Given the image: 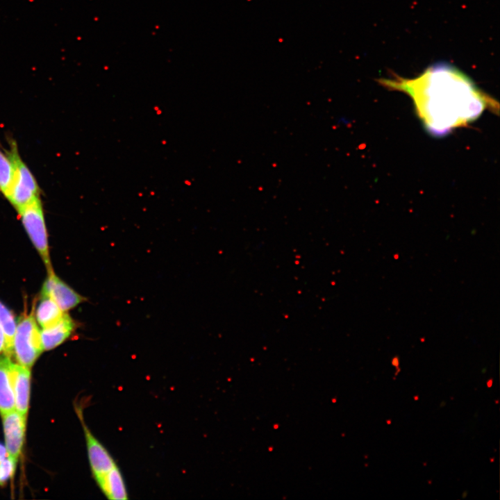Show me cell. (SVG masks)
Returning <instances> with one entry per match:
<instances>
[{
  "instance_id": "obj_1",
  "label": "cell",
  "mask_w": 500,
  "mask_h": 500,
  "mask_svg": "<svg viewBox=\"0 0 500 500\" xmlns=\"http://www.w3.org/2000/svg\"><path fill=\"white\" fill-rule=\"evenodd\" d=\"M384 86L409 95L427 131L442 136L479 117L494 100L456 67L434 65L415 78H383Z\"/></svg>"
},
{
  "instance_id": "obj_2",
  "label": "cell",
  "mask_w": 500,
  "mask_h": 500,
  "mask_svg": "<svg viewBox=\"0 0 500 500\" xmlns=\"http://www.w3.org/2000/svg\"><path fill=\"white\" fill-rule=\"evenodd\" d=\"M13 164V176L6 199L17 212L40 197L38 183L26 164L22 159L15 140H9L6 151Z\"/></svg>"
},
{
  "instance_id": "obj_3",
  "label": "cell",
  "mask_w": 500,
  "mask_h": 500,
  "mask_svg": "<svg viewBox=\"0 0 500 500\" xmlns=\"http://www.w3.org/2000/svg\"><path fill=\"white\" fill-rule=\"evenodd\" d=\"M44 350L40 331L34 315L22 316L17 324L13 353L19 365L30 368Z\"/></svg>"
},
{
  "instance_id": "obj_4",
  "label": "cell",
  "mask_w": 500,
  "mask_h": 500,
  "mask_svg": "<svg viewBox=\"0 0 500 500\" xmlns=\"http://www.w3.org/2000/svg\"><path fill=\"white\" fill-rule=\"evenodd\" d=\"M17 213L29 238L42 258L47 272L53 271L40 197L18 210Z\"/></svg>"
},
{
  "instance_id": "obj_5",
  "label": "cell",
  "mask_w": 500,
  "mask_h": 500,
  "mask_svg": "<svg viewBox=\"0 0 500 500\" xmlns=\"http://www.w3.org/2000/svg\"><path fill=\"white\" fill-rule=\"evenodd\" d=\"M41 294L50 297L63 312L74 308L85 299L60 280L53 271L48 272Z\"/></svg>"
},
{
  "instance_id": "obj_6",
  "label": "cell",
  "mask_w": 500,
  "mask_h": 500,
  "mask_svg": "<svg viewBox=\"0 0 500 500\" xmlns=\"http://www.w3.org/2000/svg\"><path fill=\"white\" fill-rule=\"evenodd\" d=\"M1 416L8 456L17 460L23 447L26 417L15 409Z\"/></svg>"
},
{
  "instance_id": "obj_7",
  "label": "cell",
  "mask_w": 500,
  "mask_h": 500,
  "mask_svg": "<svg viewBox=\"0 0 500 500\" xmlns=\"http://www.w3.org/2000/svg\"><path fill=\"white\" fill-rule=\"evenodd\" d=\"M90 468L96 480L117 467L113 458L83 424Z\"/></svg>"
},
{
  "instance_id": "obj_8",
  "label": "cell",
  "mask_w": 500,
  "mask_h": 500,
  "mask_svg": "<svg viewBox=\"0 0 500 500\" xmlns=\"http://www.w3.org/2000/svg\"><path fill=\"white\" fill-rule=\"evenodd\" d=\"M16 364L6 355L0 356V413L15 409L14 381Z\"/></svg>"
},
{
  "instance_id": "obj_9",
  "label": "cell",
  "mask_w": 500,
  "mask_h": 500,
  "mask_svg": "<svg viewBox=\"0 0 500 500\" xmlns=\"http://www.w3.org/2000/svg\"><path fill=\"white\" fill-rule=\"evenodd\" d=\"M75 328V322L66 312L56 323L42 328L40 334L44 350H51L62 344Z\"/></svg>"
},
{
  "instance_id": "obj_10",
  "label": "cell",
  "mask_w": 500,
  "mask_h": 500,
  "mask_svg": "<svg viewBox=\"0 0 500 500\" xmlns=\"http://www.w3.org/2000/svg\"><path fill=\"white\" fill-rule=\"evenodd\" d=\"M31 373L29 368L16 364L14 394L16 410L26 417L30 394Z\"/></svg>"
},
{
  "instance_id": "obj_11",
  "label": "cell",
  "mask_w": 500,
  "mask_h": 500,
  "mask_svg": "<svg viewBox=\"0 0 500 500\" xmlns=\"http://www.w3.org/2000/svg\"><path fill=\"white\" fill-rule=\"evenodd\" d=\"M95 481L108 499L112 500L128 499L125 483L118 466Z\"/></svg>"
},
{
  "instance_id": "obj_12",
  "label": "cell",
  "mask_w": 500,
  "mask_h": 500,
  "mask_svg": "<svg viewBox=\"0 0 500 500\" xmlns=\"http://www.w3.org/2000/svg\"><path fill=\"white\" fill-rule=\"evenodd\" d=\"M65 312L50 297L40 294L34 317L42 328H46L60 320Z\"/></svg>"
},
{
  "instance_id": "obj_13",
  "label": "cell",
  "mask_w": 500,
  "mask_h": 500,
  "mask_svg": "<svg viewBox=\"0 0 500 500\" xmlns=\"http://www.w3.org/2000/svg\"><path fill=\"white\" fill-rule=\"evenodd\" d=\"M0 325L5 336L4 354H13V341L16 330V320L12 312L0 301Z\"/></svg>"
},
{
  "instance_id": "obj_14",
  "label": "cell",
  "mask_w": 500,
  "mask_h": 500,
  "mask_svg": "<svg viewBox=\"0 0 500 500\" xmlns=\"http://www.w3.org/2000/svg\"><path fill=\"white\" fill-rule=\"evenodd\" d=\"M13 176V164L6 151L0 149V192L5 198L8 194Z\"/></svg>"
},
{
  "instance_id": "obj_15",
  "label": "cell",
  "mask_w": 500,
  "mask_h": 500,
  "mask_svg": "<svg viewBox=\"0 0 500 500\" xmlns=\"http://www.w3.org/2000/svg\"><path fill=\"white\" fill-rule=\"evenodd\" d=\"M17 460L7 456L0 462V485H4L15 474Z\"/></svg>"
},
{
  "instance_id": "obj_16",
  "label": "cell",
  "mask_w": 500,
  "mask_h": 500,
  "mask_svg": "<svg viewBox=\"0 0 500 500\" xmlns=\"http://www.w3.org/2000/svg\"><path fill=\"white\" fill-rule=\"evenodd\" d=\"M7 455L8 453L6 447L0 443V462L8 456Z\"/></svg>"
},
{
  "instance_id": "obj_17",
  "label": "cell",
  "mask_w": 500,
  "mask_h": 500,
  "mask_svg": "<svg viewBox=\"0 0 500 500\" xmlns=\"http://www.w3.org/2000/svg\"><path fill=\"white\" fill-rule=\"evenodd\" d=\"M4 345H5V336H4V333H3L2 327L0 325V352H1L3 350Z\"/></svg>"
}]
</instances>
